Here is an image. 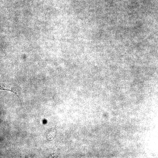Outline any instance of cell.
I'll use <instances>...</instances> for the list:
<instances>
[{
	"label": "cell",
	"instance_id": "1",
	"mask_svg": "<svg viewBox=\"0 0 158 158\" xmlns=\"http://www.w3.org/2000/svg\"><path fill=\"white\" fill-rule=\"evenodd\" d=\"M0 89L8 90L13 92L8 85L3 83H0Z\"/></svg>",
	"mask_w": 158,
	"mask_h": 158
}]
</instances>
